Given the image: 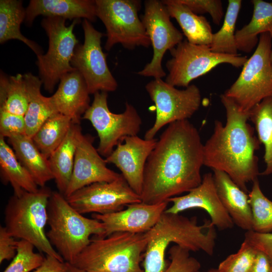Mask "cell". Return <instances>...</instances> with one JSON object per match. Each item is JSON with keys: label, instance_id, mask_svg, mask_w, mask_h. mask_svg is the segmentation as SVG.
<instances>
[{"label": "cell", "instance_id": "cell-1", "mask_svg": "<svg viewBox=\"0 0 272 272\" xmlns=\"http://www.w3.org/2000/svg\"><path fill=\"white\" fill-rule=\"evenodd\" d=\"M203 144L188 119L168 124L146 163L142 202L154 205L188 192L202 182Z\"/></svg>", "mask_w": 272, "mask_h": 272}, {"label": "cell", "instance_id": "cell-2", "mask_svg": "<svg viewBox=\"0 0 272 272\" xmlns=\"http://www.w3.org/2000/svg\"><path fill=\"white\" fill-rule=\"evenodd\" d=\"M221 101L226 113L223 125L216 120L212 134L203 144V165L225 172L244 191L260 175L255 152L260 142L248 123L249 112L241 110L224 94Z\"/></svg>", "mask_w": 272, "mask_h": 272}, {"label": "cell", "instance_id": "cell-3", "mask_svg": "<svg viewBox=\"0 0 272 272\" xmlns=\"http://www.w3.org/2000/svg\"><path fill=\"white\" fill-rule=\"evenodd\" d=\"M147 244L143 259L144 272H165L169 262L166 250L171 243L189 251L214 254L217 233L210 220L199 225L196 217L188 218L179 214L163 213L157 223L145 233Z\"/></svg>", "mask_w": 272, "mask_h": 272}, {"label": "cell", "instance_id": "cell-4", "mask_svg": "<svg viewBox=\"0 0 272 272\" xmlns=\"http://www.w3.org/2000/svg\"><path fill=\"white\" fill-rule=\"evenodd\" d=\"M49 227L46 236L65 262L73 264L89 245L91 235L104 237L102 223L77 211L60 192L52 191L48 207Z\"/></svg>", "mask_w": 272, "mask_h": 272}, {"label": "cell", "instance_id": "cell-5", "mask_svg": "<svg viewBox=\"0 0 272 272\" xmlns=\"http://www.w3.org/2000/svg\"><path fill=\"white\" fill-rule=\"evenodd\" d=\"M145 233L116 232L91 239L72 264L86 272H144Z\"/></svg>", "mask_w": 272, "mask_h": 272}, {"label": "cell", "instance_id": "cell-6", "mask_svg": "<svg viewBox=\"0 0 272 272\" xmlns=\"http://www.w3.org/2000/svg\"><path fill=\"white\" fill-rule=\"evenodd\" d=\"M52 191L46 186L36 192L13 194L5 209V228L14 238L27 241L46 255L64 260L50 243L45 231Z\"/></svg>", "mask_w": 272, "mask_h": 272}, {"label": "cell", "instance_id": "cell-7", "mask_svg": "<svg viewBox=\"0 0 272 272\" xmlns=\"http://www.w3.org/2000/svg\"><path fill=\"white\" fill-rule=\"evenodd\" d=\"M271 48L270 34H260L254 53L243 65L236 80L224 93L243 111L249 112L263 100L272 97Z\"/></svg>", "mask_w": 272, "mask_h": 272}, {"label": "cell", "instance_id": "cell-8", "mask_svg": "<svg viewBox=\"0 0 272 272\" xmlns=\"http://www.w3.org/2000/svg\"><path fill=\"white\" fill-rule=\"evenodd\" d=\"M65 19L46 17L41 22L49 40L48 49L45 54L37 55L36 64L40 80L45 90L53 92L56 84L65 74L76 71L71 60L79 41L74 33L80 19L74 20L69 26Z\"/></svg>", "mask_w": 272, "mask_h": 272}, {"label": "cell", "instance_id": "cell-9", "mask_svg": "<svg viewBox=\"0 0 272 272\" xmlns=\"http://www.w3.org/2000/svg\"><path fill=\"white\" fill-rule=\"evenodd\" d=\"M95 3L97 17L106 30V50L109 51L116 44L130 50L150 46V39L138 16L141 1L95 0Z\"/></svg>", "mask_w": 272, "mask_h": 272}, {"label": "cell", "instance_id": "cell-10", "mask_svg": "<svg viewBox=\"0 0 272 272\" xmlns=\"http://www.w3.org/2000/svg\"><path fill=\"white\" fill-rule=\"evenodd\" d=\"M171 58L166 64L168 74L165 82L174 87L187 88L193 80L205 75L220 64L242 67L246 56L213 52L208 45H196L183 39L170 50Z\"/></svg>", "mask_w": 272, "mask_h": 272}, {"label": "cell", "instance_id": "cell-11", "mask_svg": "<svg viewBox=\"0 0 272 272\" xmlns=\"http://www.w3.org/2000/svg\"><path fill=\"white\" fill-rule=\"evenodd\" d=\"M107 98L106 92L95 93L92 104L82 117L89 120L96 130L99 139L97 150L100 155L106 158L126 137L137 135L142 124V119L132 105L126 102L123 113H113L108 108Z\"/></svg>", "mask_w": 272, "mask_h": 272}, {"label": "cell", "instance_id": "cell-12", "mask_svg": "<svg viewBox=\"0 0 272 272\" xmlns=\"http://www.w3.org/2000/svg\"><path fill=\"white\" fill-rule=\"evenodd\" d=\"M145 88L156 110L155 122L145 134L147 140L154 139L158 131L167 124L190 118L201 103L200 90L195 85L179 90L162 79H154L147 84Z\"/></svg>", "mask_w": 272, "mask_h": 272}, {"label": "cell", "instance_id": "cell-13", "mask_svg": "<svg viewBox=\"0 0 272 272\" xmlns=\"http://www.w3.org/2000/svg\"><path fill=\"white\" fill-rule=\"evenodd\" d=\"M82 27L84 42L77 46L71 60L72 65L83 77L90 94L115 91L117 83L108 68L106 54L101 45L104 34L97 31L87 19H84Z\"/></svg>", "mask_w": 272, "mask_h": 272}, {"label": "cell", "instance_id": "cell-14", "mask_svg": "<svg viewBox=\"0 0 272 272\" xmlns=\"http://www.w3.org/2000/svg\"><path fill=\"white\" fill-rule=\"evenodd\" d=\"M162 1L148 0L145 2V11L141 21L153 49L151 61L137 74L144 77L162 79L166 75L162 66L163 57L183 40V35L173 24Z\"/></svg>", "mask_w": 272, "mask_h": 272}, {"label": "cell", "instance_id": "cell-15", "mask_svg": "<svg viewBox=\"0 0 272 272\" xmlns=\"http://www.w3.org/2000/svg\"><path fill=\"white\" fill-rule=\"evenodd\" d=\"M81 214H105L123 210L128 205L142 202L141 196L122 176L112 182L94 183L84 187L66 198Z\"/></svg>", "mask_w": 272, "mask_h": 272}, {"label": "cell", "instance_id": "cell-16", "mask_svg": "<svg viewBox=\"0 0 272 272\" xmlns=\"http://www.w3.org/2000/svg\"><path fill=\"white\" fill-rule=\"evenodd\" d=\"M94 138L82 133L78 143L71 178L64 194L65 198L77 190L94 183L112 182L122 177L108 168L93 146Z\"/></svg>", "mask_w": 272, "mask_h": 272}, {"label": "cell", "instance_id": "cell-17", "mask_svg": "<svg viewBox=\"0 0 272 272\" xmlns=\"http://www.w3.org/2000/svg\"><path fill=\"white\" fill-rule=\"evenodd\" d=\"M172 205L165 212L171 214L194 208L204 210L211 218L212 225L219 230L231 229L234 222L224 207L217 193L213 174L207 173L202 176L201 183L185 195L169 198Z\"/></svg>", "mask_w": 272, "mask_h": 272}, {"label": "cell", "instance_id": "cell-18", "mask_svg": "<svg viewBox=\"0 0 272 272\" xmlns=\"http://www.w3.org/2000/svg\"><path fill=\"white\" fill-rule=\"evenodd\" d=\"M158 139L147 140L138 135L126 137L105 159L116 166L130 188L141 196L145 167Z\"/></svg>", "mask_w": 272, "mask_h": 272}, {"label": "cell", "instance_id": "cell-19", "mask_svg": "<svg viewBox=\"0 0 272 272\" xmlns=\"http://www.w3.org/2000/svg\"><path fill=\"white\" fill-rule=\"evenodd\" d=\"M168 203L167 201L154 205L133 203L125 209L105 214H93L92 216L102 223L104 237L116 232L145 233L157 223Z\"/></svg>", "mask_w": 272, "mask_h": 272}, {"label": "cell", "instance_id": "cell-20", "mask_svg": "<svg viewBox=\"0 0 272 272\" xmlns=\"http://www.w3.org/2000/svg\"><path fill=\"white\" fill-rule=\"evenodd\" d=\"M89 94L85 80L76 70L60 78L57 90L48 99L55 113L68 116L73 122L80 123L82 115L90 106Z\"/></svg>", "mask_w": 272, "mask_h": 272}, {"label": "cell", "instance_id": "cell-21", "mask_svg": "<svg viewBox=\"0 0 272 272\" xmlns=\"http://www.w3.org/2000/svg\"><path fill=\"white\" fill-rule=\"evenodd\" d=\"M40 15L94 22L97 18L96 3L92 0H31L26 9V24L31 26Z\"/></svg>", "mask_w": 272, "mask_h": 272}, {"label": "cell", "instance_id": "cell-22", "mask_svg": "<svg viewBox=\"0 0 272 272\" xmlns=\"http://www.w3.org/2000/svg\"><path fill=\"white\" fill-rule=\"evenodd\" d=\"M220 199L234 224L246 231L252 230V217L248 194L225 172L213 170Z\"/></svg>", "mask_w": 272, "mask_h": 272}, {"label": "cell", "instance_id": "cell-23", "mask_svg": "<svg viewBox=\"0 0 272 272\" xmlns=\"http://www.w3.org/2000/svg\"><path fill=\"white\" fill-rule=\"evenodd\" d=\"M82 133L79 123L73 122L63 141L48 158L53 179L59 192L63 195L71 178L77 147Z\"/></svg>", "mask_w": 272, "mask_h": 272}, {"label": "cell", "instance_id": "cell-24", "mask_svg": "<svg viewBox=\"0 0 272 272\" xmlns=\"http://www.w3.org/2000/svg\"><path fill=\"white\" fill-rule=\"evenodd\" d=\"M8 141L19 161L39 186L44 187L47 182L53 179L48 158L40 151L32 138L19 134L8 138Z\"/></svg>", "mask_w": 272, "mask_h": 272}, {"label": "cell", "instance_id": "cell-25", "mask_svg": "<svg viewBox=\"0 0 272 272\" xmlns=\"http://www.w3.org/2000/svg\"><path fill=\"white\" fill-rule=\"evenodd\" d=\"M162 2L170 17L176 20L189 43L210 45L213 33L210 23L205 17L194 14L179 0Z\"/></svg>", "mask_w": 272, "mask_h": 272}, {"label": "cell", "instance_id": "cell-26", "mask_svg": "<svg viewBox=\"0 0 272 272\" xmlns=\"http://www.w3.org/2000/svg\"><path fill=\"white\" fill-rule=\"evenodd\" d=\"M0 174L5 184L10 183L14 194L19 195L23 191L36 192L39 188L28 170L18 160L14 151L0 136Z\"/></svg>", "mask_w": 272, "mask_h": 272}, {"label": "cell", "instance_id": "cell-27", "mask_svg": "<svg viewBox=\"0 0 272 272\" xmlns=\"http://www.w3.org/2000/svg\"><path fill=\"white\" fill-rule=\"evenodd\" d=\"M253 11L248 24L235 32L238 50L250 52L257 46L258 35L272 32V2L252 0Z\"/></svg>", "mask_w": 272, "mask_h": 272}, {"label": "cell", "instance_id": "cell-28", "mask_svg": "<svg viewBox=\"0 0 272 272\" xmlns=\"http://www.w3.org/2000/svg\"><path fill=\"white\" fill-rule=\"evenodd\" d=\"M29 96V105L24 116L26 134L32 138L42 124L55 113L52 109L48 97L40 91L42 84L37 77L29 73L23 75Z\"/></svg>", "mask_w": 272, "mask_h": 272}, {"label": "cell", "instance_id": "cell-29", "mask_svg": "<svg viewBox=\"0 0 272 272\" xmlns=\"http://www.w3.org/2000/svg\"><path fill=\"white\" fill-rule=\"evenodd\" d=\"M26 10L22 1H0V43L12 39L22 41L38 55L43 54L41 48L35 42L25 37L20 25L25 19Z\"/></svg>", "mask_w": 272, "mask_h": 272}, {"label": "cell", "instance_id": "cell-30", "mask_svg": "<svg viewBox=\"0 0 272 272\" xmlns=\"http://www.w3.org/2000/svg\"><path fill=\"white\" fill-rule=\"evenodd\" d=\"M249 119L254 125L260 144L264 146L265 166L260 175L272 174V97L264 99L252 108Z\"/></svg>", "mask_w": 272, "mask_h": 272}, {"label": "cell", "instance_id": "cell-31", "mask_svg": "<svg viewBox=\"0 0 272 272\" xmlns=\"http://www.w3.org/2000/svg\"><path fill=\"white\" fill-rule=\"evenodd\" d=\"M68 116L55 113L49 117L32 138L40 151L47 158L60 145L72 124Z\"/></svg>", "mask_w": 272, "mask_h": 272}, {"label": "cell", "instance_id": "cell-32", "mask_svg": "<svg viewBox=\"0 0 272 272\" xmlns=\"http://www.w3.org/2000/svg\"><path fill=\"white\" fill-rule=\"evenodd\" d=\"M29 105V96L23 75L7 77L1 73L0 109L24 116Z\"/></svg>", "mask_w": 272, "mask_h": 272}, {"label": "cell", "instance_id": "cell-33", "mask_svg": "<svg viewBox=\"0 0 272 272\" xmlns=\"http://www.w3.org/2000/svg\"><path fill=\"white\" fill-rule=\"evenodd\" d=\"M242 1L229 0L223 25L213 33L209 46L214 52L231 55H238L235 40V25L241 7Z\"/></svg>", "mask_w": 272, "mask_h": 272}, {"label": "cell", "instance_id": "cell-34", "mask_svg": "<svg viewBox=\"0 0 272 272\" xmlns=\"http://www.w3.org/2000/svg\"><path fill=\"white\" fill-rule=\"evenodd\" d=\"M248 192L249 203L252 217V231L260 233L272 231V201L262 191L259 181L252 182Z\"/></svg>", "mask_w": 272, "mask_h": 272}, {"label": "cell", "instance_id": "cell-35", "mask_svg": "<svg viewBox=\"0 0 272 272\" xmlns=\"http://www.w3.org/2000/svg\"><path fill=\"white\" fill-rule=\"evenodd\" d=\"M257 252L244 239L238 251L221 262L217 269L218 272H251Z\"/></svg>", "mask_w": 272, "mask_h": 272}, {"label": "cell", "instance_id": "cell-36", "mask_svg": "<svg viewBox=\"0 0 272 272\" xmlns=\"http://www.w3.org/2000/svg\"><path fill=\"white\" fill-rule=\"evenodd\" d=\"M34 247L27 241H18L16 255L4 272H30L38 267L45 257L35 252Z\"/></svg>", "mask_w": 272, "mask_h": 272}, {"label": "cell", "instance_id": "cell-37", "mask_svg": "<svg viewBox=\"0 0 272 272\" xmlns=\"http://www.w3.org/2000/svg\"><path fill=\"white\" fill-rule=\"evenodd\" d=\"M169 264L165 272H196L201 267L199 262L190 256L189 251L177 245L169 250Z\"/></svg>", "mask_w": 272, "mask_h": 272}, {"label": "cell", "instance_id": "cell-38", "mask_svg": "<svg viewBox=\"0 0 272 272\" xmlns=\"http://www.w3.org/2000/svg\"><path fill=\"white\" fill-rule=\"evenodd\" d=\"M194 14L208 13L213 22L219 25L223 18L224 11L220 0H179Z\"/></svg>", "mask_w": 272, "mask_h": 272}, {"label": "cell", "instance_id": "cell-39", "mask_svg": "<svg viewBox=\"0 0 272 272\" xmlns=\"http://www.w3.org/2000/svg\"><path fill=\"white\" fill-rule=\"evenodd\" d=\"M24 116L0 109V136L10 138L19 134H26Z\"/></svg>", "mask_w": 272, "mask_h": 272}, {"label": "cell", "instance_id": "cell-40", "mask_svg": "<svg viewBox=\"0 0 272 272\" xmlns=\"http://www.w3.org/2000/svg\"><path fill=\"white\" fill-rule=\"evenodd\" d=\"M244 239L257 250L264 253L272 266V233H260L252 230L246 231Z\"/></svg>", "mask_w": 272, "mask_h": 272}, {"label": "cell", "instance_id": "cell-41", "mask_svg": "<svg viewBox=\"0 0 272 272\" xmlns=\"http://www.w3.org/2000/svg\"><path fill=\"white\" fill-rule=\"evenodd\" d=\"M18 241L7 231L5 226L0 227V263L13 259L17 253Z\"/></svg>", "mask_w": 272, "mask_h": 272}, {"label": "cell", "instance_id": "cell-42", "mask_svg": "<svg viewBox=\"0 0 272 272\" xmlns=\"http://www.w3.org/2000/svg\"><path fill=\"white\" fill-rule=\"evenodd\" d=\"M65 267V262H62L58 259L46 255L42 263L33 272H62Z\"/></svg>", "mask_w": 272, "mask_h": 272}, {"label": "cell", "instance_id": "cell-43", "mask_svg": "<svg viewBox=\"0 0 272 272\" xmlns=\"http://www.w3.org/2000/svg\"><path fill=\"white\" fill-rule=\"evenodd\" d=\"M251 272H272V266L267 256L258 251Z\"/></svg>", "mask_w": 272, "mask_h": 272}, {"label": "cell", "instance_id": "cell-44", "mask_svg": "<svg viewBox=\"0 0 272 272\" xmlns=\"http://www.w3.org/2000/svg\"><path fill=\"white\" fill-rule=\"evenodd\" d=\"M62 272H86L74 265L65 262V267Z\"/></svg>", "mask_w": 272, "mask_h": 272}, {"label": "cell", "instance_id": "cell-45", "mask_svg": "<svg viewBox=\"0 0 272 272\" xmlns=\"http://www.w3.org/2000/svg\"><path fill=\"white\" fill-rule=\"evenodd\" d=\"M196 272H218L217 269L212 268L210 270H209L207 271H200L199 270L196 271Z\"/></svg>", "mask_w": 272, "mask_h": 272}, {"label": "cell", "instance_id": "cell-46", "mask_svg": "<svg viewBox=\"0 0 272 272\" xmlns=\"http://www.w3.org/2000/svg\"><path fill=\"white\" fill-rule=\"evenodd\" d=\"M269 34L271 36V40H272V32L270 33ZM270 58H271V60L272 61V48H271V54H270Z\"/></svg>", "mask_w": 272, "mask_h": 272}]
</instances>
